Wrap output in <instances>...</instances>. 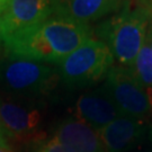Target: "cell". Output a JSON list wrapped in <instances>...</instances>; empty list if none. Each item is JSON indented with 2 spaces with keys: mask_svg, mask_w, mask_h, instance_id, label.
<instances>
[{
  "mask_svg": "<svg viewBox=\"0 0 152 152\" xmlns=\"http://www.w3.org/2000/svg\"><path fill=\"white\" fill-rule=\"evenodd\" d=\"M92 37V29L68 18L50 16L23 28L2 44L4 54L46 64H60L69 54Z\"/></svg>",
  "mask_w": 152,
  "mask_h": 152,
  "instance_id": "6da1fadb",
  "label": "cell"
},
{
  "mask_svg": "<svg viewBox=\"0 0 152 152\" xmlns=\"http://www.w3.org/2000/svg\"><path fill=\"white\" fill-rule=\"evenodd\" d=\"M145 133L144 121L127 116L116 120L98 131L105 152H126L141 140Z\"/></svg>",
  "mask_w": 152,
  "mask_h": 152,
  "instance_id": "30bf717a",
  "label": "cell"
},
{
  "mask_svg": "<svg viewBox=\"0 0 152 152\" xmlns=\"http://www.w3.org/2000/svg\"><path fill=\"white\" fill-rule=\"evenodd\" d=\"M11 0H0V15L7 9V7L9 6Z\"/></svg>",
  "mask_w": 152,
  "mask_h": 152,
  "instance_id": "2e32d148",
  "label": "cell"
},
{
  "mask_svg": "<svg viewBox=\"0 0 152 152\" xmlns=\"http://www.w3.org/2000/svg\"><path fill=\"white\" fill-rule=\"evenodd\" d=\"M34 152H75L70 148L62 144L61 142L56 141L55 139H44L38 142L34 147Z\"/></svg>",
  "mask_w": 152,
  "mask_h": 152,
  "instance_id": "4fadbf2b",
  "label": "cell"
},
{
  "mask_svg": "<svg viewBox=\"0 0 152 152\" xmlns=\"http://www.w3.org/2000/svg\"><path fill=\"white\" fill-rule=\"evenodd\" d=\"M52 137L75 152H105L97 131L77 117L62 121Z\"/></svg>",
  "mask_w": 152,
  "mask_h": 152,
  "instance_id": "8fae6325",
  "label": "cell"
},
{
  "mask_svg": "<svg viewBox=\"0 0 152 152\" xmlns=\"http://www.w3.org/2000/svg\"><path fill=\"white\" fill-rule=\"evenodd\" d=\"M59 71L42 62L5 55L0 59V87L9 96L29 98L50 92Z\"/></svg>",
  "mask_w": 152,
  "mask_h": 152,
  "instance_id": "3957f363",
  "label": "cell"
},
{
  "mask_svg": "<svg viewBox=\"0 0 152 152\" xmlns=\"http://www.w3.org/2000/svg\"><path fill=\"white\" fill-rule=\"evenodd\" d=\"M118 116H121L120 112L104 87L82 94L75 106V117L85 122L97 132Z\"/></svg>",
  "mask_w": 152,
  "mask_h": 152,
  "instance_id": "9c48e42d",
  "label": "cell"
},
{
  "mask_svg": "<svg viewBox=\"0 0 152 152\" xmlns=\"http://www.w3.org/2000/svg\"><path fill=\"white\" fill-rule=\"evenodd\" d=\"M145 43L149 45V48L151 49L152 51V19L150 22V25H149V28H148V34H147V39H145Z\"/></svg>",
  "mask_w": 152,
  "mask_h": 152,
  "instance_id": "9a60e30c",
  "label": "cell"
},
{
  "mask_svg": "<svg viewBox=\"0 0 152 152\" xmlns=\"http://www.w3.org/2000/svg\"><path fill=\"white\" fill-rule=\"evenodd\" d=\"M151 136H152V133H151Z\"/></svg>",
  "mask_w": 152,
  "mask_h": 152,
  "instance_id": "ffe728a7",
  "label": "cell"
},
{
  "mask_svg": "<svg viewBox=\"0 0 152 152\" xmlns=\"http://www.w3.org/2000/svg\"><path fill=\"white\" fill-rule=\"evenodd\" d=\"M0 152H14L10 145H0Z\"/></svg>",
  "mask_w": 152,
  "mask_h": 152,
  "instance_id": "e0dca14e",
  "label": "cell"
},
{
  "mask_svg": "<svg viewBox=\"0 0 152 152\" xmlns=\"http://www.w3.org/2000/svg\"><path fill=\"white\" fill-rule=\"evenodd\" d=\"M0 118L9 142L36 144L45 139L42 109L29 98L0 95Z\"/></svg>",
  "mask_w": 152,
  "mask_h": 152,
  "instance_id": "5b68a950",
  "label": "cell"
},
{
  "mask_svg": "<svg viewBox=\"0 0 152 152\" xmlns=\"http://www.w3.org/2000/svg\"><path fill=\"white\" fill-rule=\"evenodd\" d=\"M129 69L152 98V51L147 43L142 46L134 63Z\"/></svg>",
  "mask_w": 152,
  "mask_h": 152,
  "instance_id": "7c38bea8",
  "label": "cell"
},
{
  "mask_svg": "<svg viewBox=\"0 0 152 152\" xmlns=\"http://www.w3.org/2000/svg\"><path fill=\"white\" fill-rule=\"evenodd\" d=\"M143 152H152V149H149V150H144Z\"/></svg>",
  "mask_w": 152,
  "mask_h": 152,
  "instance_id": "ac0fdd59",
  "label": "cell"
},
{
  "mask_svg": "<svg viewBox=\"0 0 152 152\" xmlns=\"http://www.w3.org/2000/svg\"><path fill=\"white\" fill-rule=\"evenodd\" d=\"M0 145H10L9 144V140H8V136L6 134L5 127H4L1 118H0Z\"/></svg>",
  "mask_w": 152,
  "mask_h": 152,
  "instance_id": "5bb4252c",
  "label": "cell"
},
{
  "mask_svg": "<svg viewBox=\"0 0 152 152\" xmlns=\"http://www.w3.org/2000/svg\"><path fill=\"white\" fill-rule=\"evenodd\" d=\"M150 2H151V4H152V0H150Z\"/></svg>",
  "mask_w": 152,
  "mask_h": 152,
  "instance_id": "d6986e66",
  "label": "cell"
},
{
  "mask_svg": "<svg viewBox=\"0 0 152 152\" xmlns=\"http://www.w3.org/2000/svg\"><path fill=\"white\" fill-rule=\"evenodd\" d=\"M51 16L68 18L89 25L90 22L117 12L123 0H50Z\"/></svg>",
  "mask_w": 152,
  "mask_h": 152,
  "instance_id": "ba28073f",
  "label": "cell"
},
{
  "mask_svg": "<svg viewBox=\"0 0 152 152\" xmlns=\"http://www.w3.org/2000/svg\"><path fill=\"white\" fill-rule=\"evenodd\" d=\"M103 87L114 102L121 116L144 121L151 115L152 98L129 68L113 65Z\"/></svg>",
  "mask_w": 152,
  "mask_h": 152,
  "instance_id": "8992f818",
  "label": "cell"
},
{
  "mask_svg": "<svg viewBox=\"0 0 152 152\" xmlns=\"http://www.w3.org/2000/svg\"><path fill=\"white\" fill-rule=\"evenodd\" d=\"M50 16V0H11L0 15V48L12 34L43 22Z\"/></svg>",
  "mask_w": 152,
  "mask_h": 152,
  "instance_id": "52a82bcc",
  "label": "cell"
},
{
  "mask_svg": "<svg viewBox=\"0 0 152 152\" xmlns=\"http://www.w3.org/2000/svg\"><path fill=\"white\" fill-rule=\"evenodd\" d=\"M151 19V12L144 6L134 9L125 7L99 25L96 35L108 46L115 60L130 68L145 43Z\"/></svg>",
  "mask_w": 152,
  "mask_h": 152,
  "instance_id": "7a4b0ae2",
  "label": "cell"
},
{
  "mask_svg": "<svg viewBox=\"0 0 152 152\" xmlns=\"http://www.w3.org/2000/svg\"><path fill=\"white\" fill-rule=\"evenodd\" d=\"M114 60L108 46L100 39L91 37L62 60L59 75L69 87H87L106 78Z\"/></svg>",
  "mask_w": 152,
  "mask_h": 152,
  "instance_id": "277c9868",
  "label": "cell"
}]
</instances>
